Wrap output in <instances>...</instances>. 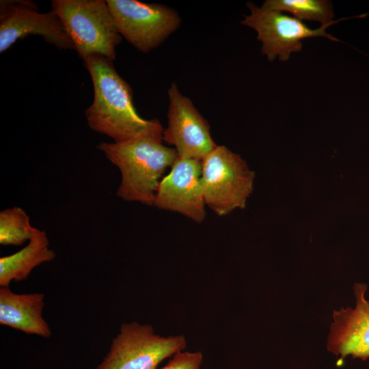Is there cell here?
<instances>
[{"label": "cell", "mask_w": 369, "mask_h": 369, "mask_svg": "<svg viewBox=\"0 0 369 369\" xmlns=\"http://www.w3.org/2000/svg\"><path fill=\"white\" fill-rule=\"evenodd\" d=\"M163 130L159 121L152 128L133 139L98 145L121 172L116 194L124 200L154 205L163 174L178 158L174 148L163 144Z\"/></svg>", "instance_id": "cell-1"}, {"label": "cell", "mask_w": 369, "mask_h": 369, "mask_svg": "<svg viewBox=\"0 0 369 369\" xmlns=\"http://www.w3.org/2000/svg\"><path fill=\"white\" fill-rule=\"evenodd\" d=\"M167 95V126L163 130V141L174 146L178 157L202 161L217 146L208 121L175 83L170 85Z\"/></svg>", "instance_id": "cell-8"}, {"label": "cell", "mask_w": 369, "mask_h": 369, "mask_svg": "<svg viewBox=\"0 0 369 369\" xmlns=\"http://www.w3.org/2000/svg\"><path fill=\"white\" fill-rule=\"evenodd\" d=\"M255 174L241 157L223 145L202 160L201 184L206 206L224 216L245 207Z\"/></svg>", "instance_id": "cell-4"}, {"label": "cell", "mask_w": 369, "mask_h": 369, "mask_svg": "<svg viewBox=\"0 0 369 369\" xmlns=\"http://www.w3.org/2000/svg\"><path fill=\"white\" fill-rule=\"evenodd\" d=\"M55 257L54 251L49 248L46 233L38 229L25 247L0 258L1 287L9 286L12 281L26 279L35 267Z\"/></svg>", "instance_id": "cell-13"}, {"label": "cell", "mask_w": 369, "mask_h": 369, "mask_svg": "<svg viewBox=\"0 0 369 369\" xmlns=\"http://www.w3.org/2000/svg\"><path fill=\"white\" fill-rule=\"evenodd\" d=\"M29 1H1L0 14V52L3 53L18 39L31 35L59 49H74L59 16L51 10L39 13Z\"/></svg>", "instance_id": "cell-9"}, {"label": "cell", "mask_w": 369, "mask_h": 369, "mask_svg": "<svg viewBox=\"0 0 369 369\" xmlns=\"http://www.w3.org/2000/svg\"><path fill=\"white\" fill-rule=\"evenodd\" d=\"M38 229L30 224L29 217L22 208L14 206L0 212V243L21 245L29 241Z\"/></svg>", "instance_id": "cell-15"}, {"label": "cell", "mask_w": 369, "mask_h": 369, "mask_svg": "<svg viewBox=\"0 0 369 369\" xmlns=\"http://www.w3.org/2000/svg\"><path fill=\"white\" fill-rule=\"evenodd\" d=\"M203 361L201 351H180L160 369H200Z\"/></svg>", "instance_id": "cell-16"}, {"label": "cell", "mask_w": 369, "mask_h": 369, "mask_svg": "<svg viewBox=\"0 0 369 369\" xmlns=\"http://www.w3.org/2000/svg\"><path fill=\"white\" fill-rule=\"evenodd\" d=\"M94 87V100L85 110L88 126L93 131L122 142L152 128L157 119L146 120L133 103L130 85L118 74L113 61L100 55L84 60Z\"/></svg>", "instance_id": "cell-2"}, {"label": "cell", "mask_w": 369, "mask_h": 369, "mask_svg": "<svg viewBox=\"0 0 369 369\" xmlns=\"http://www.w3.org/2000/svg\"><path fill=\"white\" fill-rule=\"evenodd\" d=\"M120 34L142 53L158 47L181 23L178 13L163 4L107 0Z\"/></svg>", "instance_id": "cell-6"}, {"label": "cell", "mask_w": 369, "mask_h": 369, "mask_svg": "<svg viewBox=\"0 0 369 369\" xmlns=\"http://www.w3.org/2000/svg\"><path fill=\"white\" fill-rule=\"evenodd\" d=\"M182 335L162 337L150 325L123 323L109 353L96 369H156L186 347Z\"/></svg>", "instance_id": "cell-5"}, {"label": "cell", "mask_w": 369, "mask_h": 369, "mask_svg": "<svg viewBox=\"0 0 369 369\" xmlns=\"http://www.w3.org/2000/svg\"><path fill=\"white\" fill-rule=\"evenodd\" d=\"M366 284L353 286L355 305L333 312V323L328 336L327 350L340 356L348 355L363 361L369 358V301L366 297Z\"/></svg>", "instance_id": "cell-11"}, {"label": "cell", "mask_w": 369, "mask_h": 369, "mask_svg": "<svg viewBox=\"0 0 369 369\" xmlns=\"http://www.w3.org/2000/svg\"><path fill=\"white\" fill-rule=\"evenodd\" d=\"M264 8L288 12L301 20H314L321 25H331L339 20H333V5L327 0H266Z\"/></svg>", "instance_id": "cell-14"}, {"label": "cell", "mask_w": 369, "mask_h": 369, "mask_svg": "<svg viewBox=\"0 0 369 369\" xmlns=\"http://www.w3.org/2000/svg\"><path fill=\"white\" fill-rule=\"evenodd\" d=\"M201 175L202 161L178 157L159 182L154 205L202 223L206 218V204Z\"/></svg>", "instance_id": "cell-10"}, {"label": "cell", "mask_w": 369, "mask_h": 369, "mask_svg": "<svg viewBox=\"0 0 369 369\" xmlns=\"http://www.w3.org/2000/svg\"><path fill=\"white\" fill-rule=\"evenodd\" d=\"M247 5L250 14L245 15L241 23L256 31L258 40L262 43V54L269 61L277 57L281 61L288 60L292 53L302 49V40L305 38L321 36L338 41L325 31L329 25L312 29L299 19L282 12L258 7L252 2H248Z\"/></svg>", "instance_id": "cell-7"}, {"label": "cell", "mask_w": 369, "mask_h": 369, "mask_svg": "<svg viewBox=\"0 0 369 369\" xmlns=\"http://www.w3.org/2000/svg\"><path fill=\"white\" fill-rule=\"evenodd\" d=\"M51 5L80 58L100 55L115 59V47L122 37L107 1L53 0Z\"/></svg>", "instance_id": "cell-3"}, {"label": "cell", "mask_w": 369, "mask_h": 369, "mask_svg": "<svg viewBox=\"0 0 369 369\" xmlns=\"http://www.w3.org/2000/svg\"><path fill=\"white\" fill-rule=\"evenodd\" d=\"M42 293L16 294L9 286L0 288V324L27 334L45 338L51 336L42 316L44 305Z\"/></svg>", "instance_id": "cell-12"}]
</instances>
